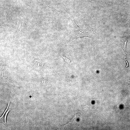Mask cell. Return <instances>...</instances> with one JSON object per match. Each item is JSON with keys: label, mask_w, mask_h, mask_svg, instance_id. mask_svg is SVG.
I'll use <instances>...</instances> for the list:
<instances>
[{"label": "cell", "mask_w": 130, "mask_h": 130, "mask_svg": "<svg viewBox=\"0 0 130 130\" xmlns=\"http://www.w3.org/2000/svg\"><path fill=\"white\" fill-rule=\"evenodd\" d=\"M76 32V34L79 35V37H87L94 38L96 36L93 31V28L90 27L85 29L77 30Z\"/></svg>", "instance_id": "cell-1"}, {"label": "cell", "mask_w": 130, "mask_h": 130, "mask_svg": "<svg viewBox=\"0 0 130 130\" xmlns=\"http://www.w3.org/2000/svg\"><path fill=\"white\" fill-rule=\"evenodd\" d=\"M10 110H8L7 111V112L6 113V114H5L4 116V121L6 126H7V124H6V118L7 115L8 113L9 112V111Z\"/></svg>", "instance_id": "cell-2"}, {"label": "cell", "mask_w": 130, "mask_h": 130, "mask_svg": "<svg viewBox=\"0 0 130 130\" xmlns=\"http://www.w3.org/2000/svg\"><path fill=\"white\" fill-rule=\"evenodd\" d=\"M10 102H9L8 104V105L7 106V107L6 109L5 110V111L4 112V113H3V114L2 115V116L0 117V119H1L2 117H3V116H4V115L5 114V113L7 111V109H8V107H9V105Z\"/></svg>", "instance_id": "cell-3"}, {"label": "cell", "mask_w": 130, "mask_h": 130, "mask_svg": "<svg viewBox=\"0 0 130 130\" xmlns=\"http://www.w3.org/2000/svg\"><path fill=\"white\" fill-rule=\"evenodd\" d=\"M22 24L21 23L20 25V27H19L18 29V30L19 31H20L22 28Z\"/></svg>", "instance_id": "cell-4"}]
</instances>
